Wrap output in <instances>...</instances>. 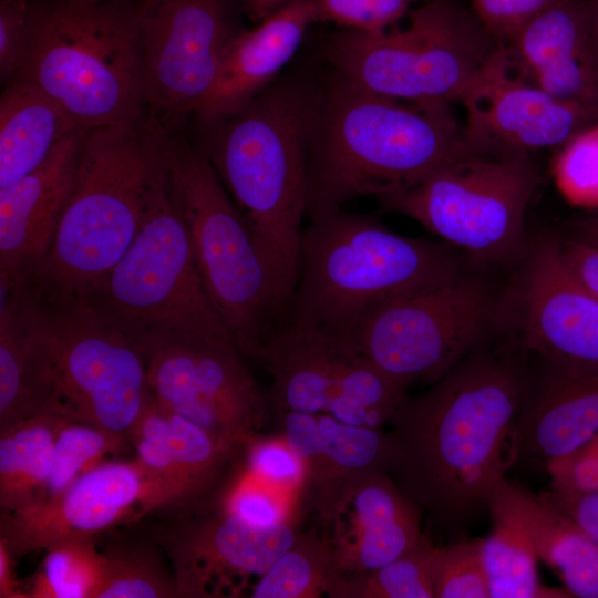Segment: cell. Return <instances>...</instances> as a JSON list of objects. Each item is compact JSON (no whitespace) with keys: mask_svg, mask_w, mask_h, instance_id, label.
<instances>
[{"mask_svg":"<svg viewBox=\"0 0 598 598\" xmlns=\"http://www.w3.org/2000/svg\"><path fill=\"white\" fill-rule=\"evenodd\" d=\"M532 372L478 347L390 420L395 484L421 509L460 520L486 507L518 460L517 426Z\"/></svg>","mask_w":598,"mask_h":598,"instance_id":"6da1fadb","label":"cell"},{"mask_svg":"<svg viewBox=\"0 0 598 598\" xmlns=\"http://www.w3.org/2000/svg\"><path fill=\"white\" fill-rule=\"evenodd\" d=\"M321 87L277 79L239 111L199 121L204 153L291 303Z\"/></svg>","mask_w":598,"mask_h":598,"instance_id":"7a4b0ae2","label":"cell"},{"mask_svg":"<svg viewBox=\"0 0 598 598\" xmlns=\"http://www.w3.org/2000/svg\"><path fill=\"white\" fill-rule=\"evenodd\" d=\"M308 158L309 217L409 188L463 154L471 143L443 101H404L333 73L320 86Z\"/></svg>","mask_w":598,"mask_h":598,"instance_id":"3957f363","label":"cell"},{"mask_svg":"<svg viewBox=\"0 0 598 598\" xmlns=\"http://www.w3.org/2000/svg\"><path fill=\"white\" fill-rule=\"evenodd\" d=\"M167 130L150 112L87 130L73 186L32 281L52 296H86L123 257L166 167Z\"/></svg>","mask_w":598,"mask_h":598,"instance_id":"277c9868","label":"cell"},{"mask_svg":"<svg viewBox=\"0 0 598 598\" xmlns=\"http://www.w3.org/2000/svg\"><path fill=\"white\" fill-rule=\"evenodd\" d=\"M458 274L451 250L342 208L310 217L287 318L346 340L381 303Z\"/></svg>","mask_w":598,"mask_h":598,"instance_id":"5b68a950","label":"cell"},{"mask_svg":"<svg viewBox=\"0 0 598 598\" xmlns=\"http://www.w3.org/2000/svg\"><path fill=\"white\" fill-rule=\"evenodd\" d=\"M142 1L29 0L28 37L16 75L34 82L81 128L137 118L147 105Z\"/></svg>","mask_w":598,"mask_h":598,"instance_id":"8992f818","label":"cell"},{"mask_svg":"<svg viewBox=\"0 0 598 598\" xmlns=\"http://www.w3.org/2000/svg\"><path fill=\"white\" fill-rule=\"evenodd\" d=\"M165 147L172 190L205 288L239 351L256 360L286 320L289 302L204 153L168 132Z\"/></svg>","mask_w":598,"mask_h":598,"instance_id":"52a82bcc","label":"cell"},{"mask_svg":"<svg viewBox=\"0 0 598 598\" xmlns=\"http://www.w3.org/2000/svg\"><path fill=\"white\" fill-rule=\"evenodd\" d=\"M82 297L143 346L185 338L235 343L203 282L167 164L131 246L102 282Z\"/></svg>","mask_w":598,"mask_h":598,"instance_id":"ba28073f","label":"cell"},{"mask_svg":"<svg viewBox=\"0 0 598 598\" xmlns=\"http://www.w3.org/2000/svg\"><path fill=\"white\" fill-rule=\"evenodd\" d=\"M408 18L402 29L333 32L324 45L327 60L336 73L377 94L460 102L501 43L455 0H426Z\"/></svg>","mask_w":598,"mask_h":598,"instance_id":"9c48e42d","label":"cell"},{"mask_svg":"<svg viewBox=\"0 0 598 598\" xmlns=\"http://www.w3.org/2000/svg\"><path fill=\"white\" fill-rule=\"evenodd\" d=\"M34 288L51 386L47 410L126 436L151 395L143 344L86 297Z\"/></svg>","mask_w":598,"mask_h":598,"instance_id":"30bf717a","label":"cell"},{"mask_svg":"<svg viewBox=\"0 0 598 598\" xmlns=\"http://www.w3.org/2000/svg\"><path fill=\"white\" fill-rule=\"evenodd\" d=\"M538 183L530 154L471 143L417 184L375 199L383 210L411 218L448 245L503 261L523 251L525 216Z\"/></svg>","mask_w":598,"mask_h":598,"instance_id":"8fae6325","label":"cell"},{"mask_svg":"<svg viewBox=\"0 0 598 598\" xmlns=\"http://www.w3.org/2000/svg\"><path fill=\"white\" fill-rule=\"evenodd\" d=\"M492 315L486 288L458 272L381 303L342 341L404 388L434 383L482 346Z\"/></svg>","mask_w":598,"mask_h":598,"instance_id":"7c38bea8","label":"cell"},{"mask_svg":"<svg viewBox=\"0 0 598 598\" xmlns=\"http://www.w3.org/2000/svg\"><path fill=\"white\" fill-rule=\"evenodd\" d=\"M256 360L272 378L277 417L317 437L379 430L364 406L372 365L344 342L286 318Z\"/></svg>","mask_w":598,"mask_h":598,"instance_id":"4fadbf2b","label":"cell"},{"mask_svg":"<svg viewBox=\"0 0 598 598\" xmlns=\"http://www.w3.org/2000/svg\"><path fill=\"white\" fill-rule=\"evenodd\" d=\"M241 0H143L138 29L146 104L163 121L196 114L240 30Z\"/></svg>","mask_w":598,"mask_h":598,"instance_id":"5bb4252c","label":"cell"},{"mask_svg":"<svg viewBox=\"0 0 598 598\" xmlns=\"http://www.w3.org/2000/svg\"><path fill=\"white\" fill-rule=\"evenodd\" d=\"M152 396L168 412L245 450L269 405L235 343L185 338L144 344Z\"/></svg>","mask_w":598,"mask_h":598,"instance_id":"9a60e30c","label":"cell"},{"mask_svg":"<svg viewBox=\"0 0 598 598\" xmlns=\"http://www.w3.org/2000/svg\"><path fill=\"white\" fill-rule=\"evenodd\" d=\"M474 145L530 154L561 147L598 121V110L557 99L528 79L501 44L461 96Z\"/></svg>","mask_w":598,"mask_h":598,"instance_id":"2e32d148","label":"cell"},{"mask_svg":"<svg viewBox=\"0 0 598 598\" xmlns=\"http://www.w3.org/2000/svg\"><path fill=\"white\" fill-rule=\"evenodd\" d=\"M514 308L520 343L542 363L598 368V300L570 271L559 237H540L530 247Z\"/></svg>","mask_w":598,"mask_h":598,"instance_id":"e0dca14e","label":"cell"},{"mask_svg":"<svg viewBox=\"0 0 598 598\" xmlns=\"http://www.w3.org/2000/svg\"><path fill=\"white\" fill-rule=\"evenodd\" d=\"M297 522L256 526L221 505L181 520L162 536L181 597L236 596L298 538Z\"/></svg>","mask_w":598,"mask_h":598,"instance_id":"ac0fdd59","label":"cell"},{"mask_svg":"<svg viewBox=\"0 0 598 598\" xmlns=\"http://www.w3.org/2000/svg\"><path fill=\"white\" fill-rule=\"evenodd\" d=\"M126 437L142 477L140 514L198 505L245 452L166 411L152 395Z\"/></svg>","mask_w":598,"mask_h":598,"instance_id":"d6986e66","label":"cell"},{"mask_svg":"<svg viewBox=\"0 0 598 598\" xmlns=\"http://www.w3.org/2000/svg\"><path fill=\"white\" fill-rule=\"evenodd\" d=\"M422 509L388 472H370L338 495L323 523L333 568L342 575L378 569L425 537Z\"/></svg>","mask_w":598,"mask_h":598,"instance_id":"ffe728a7","label":"cell"},{"mask_svg":"<svg viewBox=\"0 0 598 598\" xmlns=\"http://www.w3.org/2000/svg\"><path fill=\"white\" fill-rule=\"evenodd\" d=\"M142 491L135 462H103L55 497L1 515L0 539L12 558H19L70 537L94 536L138 504Z\"/></svg>","mask_w":598,"mask_h":598,"instance_id":"44dd1931","label":"cell"},{"mask_svg":"<svg viewBox=\"0 0 598 598\" xmlns=\"http://www.w3.org/2000/svg\"><path fill=\"white\" fill-rule=\"evenodd\" d=\"M87 130L66 136L34 171L0 188V286L31 281L70 196Z\"/></svg>","mask_w":598,"mask_h":598,"instance_id":"7402d4cb","label":"cell"},{"mask_svg":"<svg viewBox=\"0 0 598 598\" xmlns=\"http://www.w3.org/2000/svg\"><path fill=\"white\" fill-rule=\"evenodd\" d=\"M506 45L544 91L598 110V50L588 0H553Z\"/></svg>","mask_w":598,"mask_h":598,"instance_id":"603a6c76","label":"cell"},{"mask_svg":"<svg viewBox=\"0 0 598 598\" xmlns=\"http://www.w3.org/2000/svg\"><path fill=\"white\" fill-rule=\"evenodd\" d=\"M318 20L313 0H292L228 43L218 76L196 113L198 121L233 114L277 80L311 24Z\"/></svg>","mask_w":598,"mask_h":598,"instance_id":"cb8c5ba5","label":"cell"},{"mask_svg":"<svg viewBox=\"0 0 598 598\" xmlns=\"http://www.w3.org/2000/svg\"><path fill=\"white\" fill-rule=\"evenodd\" d=\"M598 435V368L542 363L517 426L518 458L544 464Z\"/></svg>","mask_w":598,"mask_h":598,"instance_id":"d4e9b609","label":"cell"},{"mask_svg":"<svg viewBox=\"0 0 598 598\" xmlns=\"http://www.w3.org/2000/svg\"><path fill=\"white\" fill-rule=\"evenodd\" d=\"M486 508L523 530L537 559L573 597L598 598V547L566 512L506 477L492 492Z\"/></svg>","mask_w":598,"mask_h":598,"instance_id":"484cf974","label":"cell"},{"mask_svg":"<svg viewBox=\"0 0 598 598\" xmlns=\"http://www.w3.org/2000/svg\"><path fill=\"white\" fill-rule=\"evenodd\" d=\"M50 399L34 286H1L0 431L43 412Z\"/></svg>","mask_w":598,"mask_h":598,"instance_id":"4316f807","label":"cell"},{"mask_svg":"<svg viewBox=\"0 0 598 598\" xmlns=\"http://www.w3.org/2000/svg\"><path fill=\"white\" fill-rule=\"evenodd\" d=\"M9 81L0 99V188L34 171L81 130L34 82L19 75Z\"/></svg>","mask_w":598,"mask_h":598,"instance_id":"83f0119b","label":"cell"},{"mask_svg":"<svg viewBox=\"0 0 598 598\" xmlns=\"http://www.w3.org/2000/svg\"><path fill=\"white\" fill-rule=\"evenodd\" d=\"M68 422L48 409L0 431L1 515L33 502L50 474L58 434Z\"/></svg>","mask_w":598,"mask_h":598,"instance_id":"f1b7e54d","label":"cell"},{"mask_svg":"<svg viewBox=\"0 0 598 598\" xmlns=\"http://www.w3.org/2000/svg\"><path fill=\"white\" fill-rule=\"evenodd\" d=\"M491 516L493 528L482 539L491 598H571L565 588L540 584L537 556L523 530L503 516Z\"/></svg>","mask_w":598,"mask_h":598,"instance_id":"f546056e","label":"cell"},{"mask_svg":"<svg viewBox=\"0 0 598 598\" xmlns=\"http://www.w3.org/2000/svg\"><path fill=\"white\" fill-rule=\"evenodd\" d=\"M343 575L334 570L322 535L300 533L254 586V598L333 597Z\"/></svg>","mask_w":598,"mask_h":598,"instance_id":"4dcf8cb0","label":"cell"},{"mask_svg":"<svg viewBox=\"0 0 598 598\" xmlns=\"http://www.w3.org/2000/svg\"><path fill=\"white\" fill-rule=\"evenodd\" d=\"M441 547L425 536L410 551L384 566L343 575L336 598H435Z\"/></svg>","mask_w":598,"mask_h":598,"instance_id":"1f68e13d","label":"cell"},{"mask_svg":"<svg viewBox=\"0 0 598 598\" xmlns=\"http://www.w3.org/2000/svg\"><path fill=\"white\" fill-rule=\"evenodd\" d=\"M93 540L92 535L74 536L48 547L30 597L96 598L107 559Z\"/></svg>","mask_w":598,"mask_h":598,"instance_id":"d6a6232c","label":"cell"},{"mask_svg":"<svg viewBox=\"0 0 598 598\" xmlns=\"http://www.w3.org/2000/svg\"><path fill=\"white\" fill-rule=\"evenodd\" d=\"M127 442L126 436L92 425L65 423L55 441L50 474L28 507L55 497L81 475L103 463L107 455L121 452V447Z\"/></svg>","mask_w":598,"mask_h":598,"instance_id":"836d02e7","label":"cell"},{"mask_svg":"<svg viewBox=\"0 0 598 598\" xmlns=\"http://www.w3.org/2000/svg\"><path fill=\"white\" fill-rule=\"evenodd\" d=\"M103 584L96 598L181 597L174 574L155 550L144 545L105 551Z\"/></svg>","mask_w":598,"mask_h":598,"instance_id":"e575fe53","label":"cell"},{"mask_svg":"<svg viewBox=\"0 0 598 598\" xmlns=\"http://www.w3.org/2000/svg\"><path fill=\"white\" fill-rule=\"evenodd\" d=\"M303 497L267 484L241 471L221 499V506L256 526L297 522Z\"/></svg>","mask_w":598,"mask_h":598,"instance_id":"d590c367","label":"cell"},{"mask_svg":"<svg viewBox=\"0 0 598 598\" xmlns=\"http://www.w3.org/2000/svg\"><path fill=\"white\" fill-rule=\"evenodd\" d=\"M554 174L559 190L570 203L598 207V121L559 147Z\"/></svg>","mask_w":598,"mask_h":598,"instance_id":"8d00e7d4","label":"cell"},{"mask_svg":"<svg viewBox=\"0 0 598 598\" xmlns=\"http://www.w3.org/2000/svg\"><path fill=\"white\" fill-rule=\"evenodd\" d=\"M435 598H491L482 538L441 547Z\"/></svg>","mask_w":598,"mask_h":598,"instance_id":"74e56055","label":"cell"},{"mask_svg":"<svg viewBox=\"0 0 598 598\" xmlns=\"http://www.w3.org/2000/svg\"><path fill=\"white\" fill-rule=\"evenodd\" d=\"M245 468L258 480L305 499L307 466L282 434L256 436L245 448Z\"/></svg>","mask_w":598,"mask_h":598,"instance_id":"f35d334b","label":"cell"},{"mask_svg":"<svg viewBox=\"0 0 598 598\" xmlns=\"http://www.w3.org/2000/svg\"><path fill=\"white\" fill-rule=\"evenodd\" d=\"M419 0H313L318 20L340 29L384 31L409 14Z\"/></svg>","mask_w":598,"mask_h":598,"instance_id":"ab89813d","label":"cell"},{"mask_svg":"<svg viewBox=\"0 0 598 598\" xmlns=\"http://www.w3.org/2000/svg\"><path fill=\"white\" fill-rule=\"evenodd\" d=\"M551 491L565 495L598 492V435L545 465Z\"/></svg>","mask_w":598,"mask_h":598,"instance_id":"60d3db41","label":"cell"},{"mask_svg":"<svg viewBox=\"0 0 598 598\" xmlns=\"http://www.w3.org/2000/svg\"><path fill=\"white\" fill-rule=\"evenodd\" d=\"M553 0H472L474 14L501 44H507L519 29Z\"/></svg>","mask_w":598,"mask_h":598,"instance_id":"b9f144b4","label":"cell"},{"mask_svg":"<svg viewBox=\"0 0 598 598\" xmlns=\"http://www.w3.org/2000/svg\"><path fill=\"white\" fill-rule=\"evenodd\" d=\"M29 0L0 2V75L11 80L19 71L29 29Z\"/></svg>","mask_w":598,"mask_h":598,"instance_id":"7bdbcfd3","label":"cell"},{"mask_svg":"<svg viewBox=\"0 0 598 598\" xmlns=\"http://www.w3.org/2000/svg\"><path fill=\"white\" fill-rule=\"evenodd\" d=\"M560 247L570 271L598 300V246L573 236L560 238Z\"/></svg>","mask_w":598,"mask_h":598,"instance_id":"ee69618b","label":"cell"},{"mask_svg":"<svg viewBox=\"0 0 598 598\" xmlns=\"http://www.w3.org/2000/svg\"><path fill=\"white\" fill-rule=\"evenodd\" d=\"M540 494L574 518L598 547V492L565 495L550 489Z\"/></svg>","mask_w":598,"mask_h":598,"instance_id":"f6af8a7d","label":"cell"},{"mask_svg":"<svg viewBox=\"0 0 598 598\" xmlns=\"http://www.w3.org/2000/svg\"><path fill=\"white\" fill-rule=\"evenodd\" d=\"M12 556L4 544L0 539V597L1 598H17L24 597L17 590V582L12 577L11 570Z\"/></svg>","mask_w":598,"mask_h":598,"instance_id":"bcb514c9","label":"cell"},{"mask_svg":"<svg viewBox=\"0 0 598 598\" xmlns=\"http://www.w3.org/2000/svg\"><path fill=\"white\" fill-rule=\"evenodd\" d=\"M292 0H241L245 14L255 23H259Z\"/></svg>","mask_w":598,"mask_h":598,"instance_id":"7dc6e473","label":"cell"},{"mask_svg":"<svg viewBox=\"0 0 598 598\" xmlns=\"http://www.w3.org/2000/svg\"><path fill=\"white\" fill-rule=\"evenodd\" d=\"M574 236L598 246V216L577 223Z\"/></svg>","mask_w":598,"mask_h":598,"instance_id":"c3c4849f","label":"cell"},{"mask_svg":"<svg viewBox=\"0 0 598 598\" xmlns=\"http://www.w3.org/2000/svg\"><path fill=\"white\" fill-rule=\"evenodd\" d=\"M591 13V27L595 43L598 50V0H588Z\"/></svg>","mask_w":598,"mask_h":598,"instance_id":"681fc988","label":"cell"},{"mask_svg":"<svg viewBox=\"0 0 598 598\" xmlns=\"http://www.w3.org/2000/svg\"><path fill=\"white\" fill-rule=\"evenodd\" d=\"M93 2H104V1H142V0H89Z\"/></svg>","mask_w":598,"mask_h":598,"instance_id":"f907efd6","label":"cell"}]
</instances>
